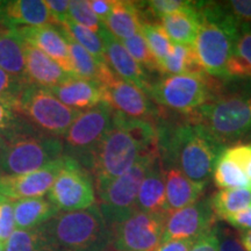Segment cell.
Here are the masks:
<instances>
[{
    "label": "cell",
    "instance_id": "1",
    "mask_svg": "<svg viewBox=\"0 0 251 251\" xmlns=\"http://www.w3.org/2000/svg\"><path fill=\"white\" fill-rule=\"evenodd\" d=\"M158 148V131L151 122L126 118L114 111L111 129L94 153V188L105 186L127 172L141 156Z\"/></svg>",
    "mask_w": 251,
    "mask_h": 251
},
{
    "label": "cell",
    "instance_id": "2",
    "mask_svg": "<svg viewBox=\"0 0 251 251\" xmlns=\"http://www.w3.org/2000/svg\"><path fill=\"white\" fill-rule=\"evenodd\" d=\"M163 168H175L188 179L208 184L214 163L225 148L201 125L187 120L157 127Z\"/></svg>",
    "mask_w": 251,
    "mask_h": 251
},
{
    "label": "cell",
    "instance_id": "3",
    "mask_svg": "<svg viewBox=\"0 0 251 251\" xmlns=\"http://www.w3.org/2000/svg\"><path fill=\"white\" fill-rule=\"evenodd\" d=\"M39 228L51 251H108L112 229L97 202L86 209L58 212Z\"/></svg>",
    "mask_w": 251,
    "mask_h": 251
},
{
    "label": "cell",
    "instance_id": "4",
    "mask_svg": "<svg viewBox=\"0 0 251 251\" xmlns=\"http://www.w3.org/2000/svg\"><path fill=\"white\" fill-rule=\"evenodd\" d=\"M200 27L192 48L205 74L227 79V64L240 29L224 2L198 1Z\"/></svg>",
    "mask_w": 251,
    "mask_h": 251
},
{
    "label": "cell",
    "instance_id": "5",
    "mask_svg": "<svg viewBox=\"0 0 251 251\" xmlns=\"http://www.w3.org/2000/svg\"><path fill=\"white\" fill-rule=\"evenodd\" d=\"M220 144L233 142L251 131V80L226 90L190 114Z\"/></svg>",
    "mask_w": 251,
    "mask_h": 251
},
{
    "label": "cell",
    "instance_id": "6",
    "mask_svg": "<svg viewBox=\"0 0 251 251\" xmlns=\"http://www.w3.org/2000/svg\"><path fill=\"white\" fill-rule=\"evenodd\" d=\"M62 155V139L40 133L31 127L6 139V146L0 155V175L30 174Z\"/></svg>",
    "mask_w": 251,
    "mask_h": 251
},
{
    "label": "cell",
    "instance_id": "7",
    "mask_svg": "<svg viewBox=\"0 0 251 251\" xmlns=\"http://www.w3.org/2000/svg\"><path fill=\"white\" fill-rule=\"evenodd\" d=\"M222 87L207 74L176 75L151 83L148 97L158 105L190 115L214 99Z\"/></svg>",
    "mask_w": 251,
    "mask_h": 251
},
{
    "label": "cell",
    "instance_id": "8",
    "mask_svg": "<svg viewBox=\"0 0 251 251\" xmlns=\"http://www.w3.org/2000/svg\"><path fill=\"white\" fill-rule=\"evenodd\" d=\"M14 108L40 133L59 139L81 113L65 106L47 89L29 83L21 91Z\"/></svg>",
    "mask_w": 251,
    "mask_h": 251
},
{
    "label": "cell",
    "instance_id": "9",
    "mask_svg": "<svg viewBox=\"0 0 251 251\" xmlns=\"http://www.w3.org/2000/svg\"><path fill=\"white\" fill-rule=\"evenodd\" d=\"M158 156V148L150 150L117 179L105 186L96 188L99 199L97 205L109 227H114L136 211V198L141 183Z\"/></svg>",
    "mask_w": 251,
    "mask_h": 251
},
{
    "label": "cell",
    "instance_id": "10",
    "mask_svg": "<svg viewBox=\"0 0 251 251\" xmlns=\"http://www.w3.org/2000/svg\"><path fill=\"white\" fill-rule=\"evenodd\" d=\"M114 109L101 102L81 112L63 135V155L71 157L86 169L92 170L94 153L111 129Z\"/></svg>",
    "mask_w": 251,
    "mask_h": 251
},
{
    "label": "cell",
    "instance_id": "11",
    "mask_svg": "<svg viewBox=\"0 0 251 251\" xmlns=\"http://www.w3.org/2000/svg\"><path fill=\"white\" fill-rule=\"evenodd\" d=\"M48 200L58 212L86 209L96 203L92 176L79 163L69 157L64 169L48 192Z\"/></svg>",
    "mask_w": 251,
    "mask_h": 251
},
{
    "label": "cell",
    "instance_id": "12",
    "mask_svg": "<svg viewBox=\"0 0 251 251\" xmlns=\"http://www.w3.org/2000/svg\"><path fill=\"white\" fill-rule=\"evenodd\" d=\"M165 216L134 211L112 227V247L117 251H156L164 233Z\"/></svg>",
    "mask_w": 251,
    "mask_h": 251
},
{
    "label": "cell",
    "instance_id": "13",
    "mask_svg": "<svg viewBox=\"0 0 251 251\" xmlns=\"http://www.w3.org/2000/svg\"><path fill=\"white\" fill-rule=\"evenodd\" d=\"M215 226L216 216L209 198H203L165 216L162 242L171 240H199L212 231Z\"/></svg>",
    "mask_w": 251,
    "mask_h": 251
},
{
    "label": "cell",
    "instance_id": "14",
    "mask_svg": "<svg viewBox=\"0 0 251 251\" xmlns=\"http://www.w3.org/2000/svg\"><path fill=\"white\" fill-rule=\"evenodd\" d=\"M103 100L126 118L151 122L159 118V109L148 94L134 84L113 75L102 85Z\"/></svg>",
    "mask_w": 251,
    "mask_h": 251
},
{
    "label": "cell",
    "instance_id": "15",
    "mask_svg": "<svg viewBox=\"0 0 251 251\" xmlns=\"http://www.w3.org/2000/svg\"><path fill=\"white\" fill-rule=\"evenodd\" d=\"M69 161V156L62 155L45 168L26 175H0V196L11 200L40 198L49 192L56 178Z\"/></svg>",
    "mask_w": 251,
    "mask_h": 251
},
{
    "label": "cell",
    "instance_id": "16",
    "mask_svg": "<svg viewBox=\"0 0 251 251\" xmlns=\"http://www.w3.org/2000/svg\"><path fill=\"white\" fill-rule=\"evenodd\" d=\"M98 35L102 41L105 59L109 69L119 78L129 81L148 94L151 86L148 74L127 51L121 41L113 36L103 25L100 28Z\"/></svg>",
    "mask_w": 251,
    "mask_h": 251
},
{
    "label": "cell",
    "instance_id": "17",
    "mask_svg": "<svg viewBox=\"0 0 251 251\" xmlns=\"http://www.w3.org/2000/svg\"><path fill=\"white\" fill-rule=\"evenodd\" d=\"M251 155L250 144H236L222 149L213 168L212 178L221 190L251 188L247 176V165Z\"/></svg>",
    "mask_w": 251,
    "mask_h": 251
},
{
    "label": "cell",
    "instance_id": "18",
    "mask_svg": "<svg viewBox=\"0 0 251 251\" xmlns=\"http://www.w3.org/2000/svg\"><path fill=\"white\" fill-rule=\"evenodd\" d=\"M15 31L25 43L43 51L57 62L68 74L74 75L67 37L61 27L56 25H47V26L40 27H19Z\"/></svg>",
    "mask_w": 251,
    "mask_h": 251
},
{
    "label": "cell",
    "instance_id": "19",
    "mask_svg": "<svg viewBox=\"0 0 251 251\" xmlns=\"http://www.w3.org/2000/svg\"><path fill=\"white\" fill-rule=\"evenodd\" d=\"M54 25L43 0H0V26L6 29Z\"/></svg>",
    "mask_w": 251,
    "mask_h": 251
},
{
    "label": "cell",
    "instance_id": "20",
    "mask_svg": "<svg viewBox=\"0 0 251 251\" xmlns=\"http://www.w3.org/2000/svg\"><path fill=\"white\" fill-rule=\"evenodd\" d=\"M48 91L65 106L81 112L105 102L101 84L76 76Z\"/></svg>",
    "mask_w": 251,
    "mask_h": 251
},
{
    "label": "cell",
    "instance_id": "21",
    "mask_svg": "<svg viewBox=\"0 0 251 251\" xmlns=\"http://www.w3.org/2000/svg\"><path fill=\"white\" fill-rule=\"evenodd\" d=\"M24 42V41H23ZM27 79L29 84L50 90L61 85L74 75L68 74L57 62L41 50L24 42Z\"/></svg>",
    "mask_w": 251,
    "mask_h": 251
},
{
    "label": "cell",
    "instance_id": "22",
    "mask_svg": "<svg viewBox=\"0 0 251 251\" xmlns=\"http://www.w3.org/2000/svg\"><path fill=\"white\" fill-rule=\"evenodd\" d=\"M136 211L166 216L165 175L159 156L153 161L141 183L136 198Z\"/></svg>",
    "mask_w": 251,
    "mask_h": 251
},
{
    "label": "cell",
    "instance_id": "23",
    "mask_svg": "<svg viewBox=\"0 0 251 251\" xmlns=\"http://www.w3.org/2000/svg\"><path fill=\"white\" fill-rule=\"evenodd\" d=\"M165 175L166 215L201 199L206 184L188 179L183 172L175 168H163Z\"/></svg>",
    "mask_w": 251,
    "mask_h": 251
},
{
    "label": "cell",
    "instance_id": "24",
    "mask_svg": "<svg viewBox=\"0 0 251 251\" xmlns=\"http://www.w3.org/2000/svg\"><path fill=\"white\" fill-rule=\"evenodd\" d=\"M161 26L175 45L192 47L200 27V13L198 1H191L186 8L166 15Z\"/></svg>",
    "mask_w": 251,
    "mask_h": 251
},
{
    "label": "cell",
    "instance_id": "25",
    "mask_svg": "<svg viewBox=\"0 0 251 251\" xmlns=\"http://www.w3.org/2000/svg\"><path fill=\"white\" fill-rule=\"evenodd\" d=\"M142 21L139 1L113 0L112 11L103 21V26L119 41H124L140 31Z\"/></svg>",
    "mask_w": 251,
    "mask_h": 251
},
{
    "label": "cell",
    "instance_id": "26",
    "mask_svg": "<svg viewBox=\"0 0 251 251\" xmlns=\"http://www.w3.org/2000/svg\"><path fill=\"white\" fill-rule=\"evenodd\" d=\"M62 28V26H59ZM63 33L67 37L70 54L72 72L76 77L84 79L96 80L103 85L111 79L113 75H115L106 63H99L90 52H87L83 47L78 45L72 37L62 28Z\"/></svg>",
    "mask_w": 251,
    "mask_h": 251
},
{
    "label": "cell",
    "instance_id": "27",
    "mask_svg": "<svg viewBox=\"0 0 251 251\" xmlns=\"http://www.w3.org/2000/svg\"><path fill=\"white\" fill-rule=\"evenodd\" d=\"M0 69L17 79L28 83L24 42L15 29H0Z\"/></svg>",
    "mask_w": 251,
    "mask_h": 251
},
{
    "label": "cell",
    "instance_id": "28",
    "mask_svg": "<svg viewBox=\"0 0 251 251\" xmlns=\"http://www.w3.org/2000/svg\"><path fill=\"white\" fill-rule=\"evenodd\" d=\"M57 208L48 198H28L14 201V221L17 229H34L45 225L57 214Z\"/></svg>",
    "mask_w": 251,
    "mask_h": 251
},
{
    "label": "cell",
    "instance_id": "29",
    "mask_svg": "<svg viewBox=\"0 0 251 251\" xmlns=\"http://www.w3.org/2000/svg\"><path fill=\"white\" fill-rule=\"evenodd\" d=\"M227 80H251V30H240L227 64Z\"/></svg>",
    "mask_w": 251,
    "mask_h": 251
},
{
    "label": "cell",
    "instance_id": "30",
    "mask_svg": "<svg viewBox=\"0 0 251 251\" xmlns=\"http://www.w3.org/2000/svg\"><path fill=\"white\" fill-rule=\"evenodd\" d=\"M159 74L176 76L185 74H205L198 63L192 47L172 45V48L164 61L161 63Z\"/></svg>",
    "mask_w": 251,
    "mask_h": 251
},
{
    "label": "cell",
    "instance_id": "31",
    "mask_svg": "<svg viewBox=\"0 0 251 251\" xmlns=\"http://www.w3.org/2000/svg\"><path fill=\"white\" fill-rule=\"evenodd\" d=\"M216 219L224 220L251 206V188H226L215 192L209 198Z\"/></svg>",
    "mask_w": 251,
    "mask_h": 251
},
{
    "label": "cell",
    "instance_id": "32",
    "mask_svg": "<svg viewBox=\"0 0 251 251\" xmlns=\"http://www.w3.org/2000/svg\"><path fill=\"white\" fill-rule=\"evenodd\" d=\"M62 28L74 39L78 45L83 47L87 52H90L99 63H106L103 45L100 36L89 28L75 24L68 18V20L62 25ZM107 64V63H106Z\"/></svg>",
    "mask_w": 251,
    "mask_h": 251
},
{
    "label": "cell",
    "instance_id": "33",
    "mask_svg": "<svg viewBox=\"0 0 251 251\" xmlns=\"http://www.w3.org/2000/svg\"><path fill=\"white\" fill-rule=\"evenodd\" d=\"M141 33H142L153 58L156 59L159 70L161 63L164 61V58L170 52L174 43L171 42L170 39L165 34L161 24L149 23V21L143 20L142 24H141Z\"/></svg>",
    "mask_w": 251,
    "mask_h": 251
},
{
    "label": "cell",
    "instance_id": "34",
    "mask_svg": "<svg viewBox=\"0 0 251 251\" xmlns=\"http://www.w3.org/2000/svg\"><path fill=\"white\" fill-rule=\"evenodd\" d=\"M4 251H51L47 246L39 228L17 229L4 246Z\"/></svg>",
    "mask_w": 251,
    "mask_h": 251
},
{
    "label": "cell",
    "instance_id": "35",
    "mask_svg": "<svg viewBox=\"0 0 251 251\" xmlns=\"http://www.w3.org/2000/svg\"><path fill=\"white\" fill-rule=\"evenodd\" d=\"M122 45L127 49V51L133 56V58L142 67L144 70L150 72H159L158 64L156 59L150 51L148 45L142 35V33L137 31L133 36L128 37L124 41H121Z\"/></svg>",
    "mask_w": 251,
    "mask_h": 251
},
{
    "label": "cell",
    "instance_id": "36",
    "mask_svg": "<svg viewBox=\"0 0 251 251\" xmlns=\"http://www.w3.org/2000/svg\"><path fill=\"white\" fill-rule=\"evenodd\" d=\"M29 128L31 126L15 111L12 103L0 100V135L7 139L19 131Z\"/></svg>",
    "mask_w": 251,
    "mask_h": 251
},
{
    "label": "cell",
    "instance_id": "37",
    "mask_svg": "<svg viewBox=\"0 0 251 251\" xmlns=\"http://www.w3.org/2000/svg\"><path fill=\"white\" fill-rule=\"evenodd\" d=\"M69 19L75 24L89 28L98 34L102 23L96 17L87 0H71L69 1Z\"/></svg>",
    "mask_w": 251,
    "mask_h": 251
},
{
    "label": "cell",
    "instance_id": "38",
    "mask_svg": "<svg viewBox=\"0 0 251 251\" xmlns=\"http://www.w3.org/2000/svg\"><path fill=\"white\" fill-rule=\"evenodd\" d=\"M224 6L240 30H251V0L225 1Z\"/></svg>",
    "mask_w": 251,
    "mask_h": 251
},
{
    "label": "cell",
    "instance_id": "39",
    "mask_svg": "<svg viewBox=\"0 0 251 251\" xmlns=\"http://www.w3.org/2000/svg\"><path fill=\"white\" fill-rule=\"evenodd\" d=\"M191 1H184V0H151V1H140V6L147 9V13L151 14L159 20L166 15L174 13V12L180 11L186 8Z\"/></svg>",
    "mask_w": 251,
    "mask_h": 251
},
{
    "label": "cell",
    "instance_id": "40",
    "mask_svg": "<svg viewBox=\"0 0 251 251\" xmlns=\"http://www.w3.org/2000/svg\"><path fill=\"white\" fill-rule=\"evenodd\" d=\"M27 84L0 69V100H4L14 106L21 91Z\"/></svg>",
    "mask_w": 251,
    "mask_h": 251
},
{
    "label": "cell",
    "instance_id": "41",
    "mask_svg": "<svg viewBox=\"0 0 251 251\" xmlns=\"http://www.w3.org/2000/svg\"><path fill=\"white\" fill-rule=\"evenodd\" d=\"M14 228V200L5 198L0 202V244L5 246L6 241L13 234Z\"/></svg>",
    "mask_w": 251,
    "mask_h": 251
},
{
    "label": "cell",
    "instance_id": "42",
    "mask_svg": "<svg viewBox=\"0 0 251 251\" xmlns=\"http://www.w3.org/2000/svg\"><path fill=\"white\" fill-rule=\"evenodd\" d=\"M215 235L218 240L219 251H246L240 237L231 229L226 228L224 226H215Z\"/></svg>",
    "mask_w": 251,
    "mask_h": 251
},
{
    "label": "cell",
    "instance_id": "43",
    "mask_svg": "<svg viewBox=\"0 0 251 251\" xmlns=\"http://www.w3.org/2000/svg\"><path fill=\"white\" fill-rule=\"evenodd\" d=\"M52 23L56 26H62L69 18V1L68 0H46Z\"/></svg>",
    "mask_w": 251,
    "mask_h": 251
},
{
    "label": "cell",
    "instance_id": "44",
    "mask_svg": "<svg viewBox=\"0 0 251 251\" xmlns=\"http://www.w3.org/2000/svg\"><path fill=\"white\" fill-rule=\"evenodd\" d=\"M224 220L240 231L249 230L251 229V206L234 214L227 215Z\"/></svg>",
    "mask_w": 251,
    "mask_h": 251
},
{
    "label": "cell",
    "instance_id": "45",
    "mask_svg": "<svg viewBox=\"0 0 251 251\" xmlns=\"http://www.w3.org/2000/svg\"><path fill=\"white\" fill-rule=\"evenodd\" d=\"M190 251H219L218 240H216L215 235V227L212 231L206 234L205 236L200 237L199 240L194 243V246Z\"/></svg>",
    "mask_w": 251,
    "mask_h": 251
},
{
    "label": "cell",
    "instance_id": "46",
    "mask_svg": "<svg viewBox=\"0 0 251 251\" xmlns=\"http://www.w3.org/2000/svg\"><path fill=\"white\" fill-rule=\"evenodd\" d=\"M198 240H171L162 242L156 251H190Z\"/></svg>",
    "mask_w": 251,
    "mask_h": 251
},
{
    "label": "cell",
    "instance_id": "47",
    "mask_svg": "<svg viewBox=\"0 0 251 251\" xmlns=\"http://www.w3.org/2000/svg\"><path fill=\"white\" fill-rule=\"evenodd\" d=\"M89 4L96 17L103 24L112 11L113 0H91Z\"/></svg>",
    "mask_w": 251,
    "mask_h": 251
},
{
    "label": "cell",
    "instance_id": "48",
    "mask_svg": "<svg viewBox=\"0 0 251 251\" xmlns=\"http://www.w3.org/2000/svg\"><path fill=\"white\" fill-rule=\"evenodd\" d=\"M240 241L246 251H251V229L240 233Z\"/></svg>",
    "mask_w": 251,
    "mask_h": 251
},
{
    "label": "cell",
    "instance_id": "49",
    "mask_svg": "<svg viewBox=\"0 0 251 251\" xmlns=\"http://www.w3.org/2000/svg\"><path fill=\"white\" fill-rule=\"evenodd\" d=\"M5 146H6V139L4 136H2V135H0V155H1V152H2V150H4Z\"/></svg>",
    "mask_w": 251,
    "mask_h": 251
},
{
    "label": "cell",
    "instance_id": "50",
    "mask_svg": "<svg viewBox=\"0 0 251 251\" xmlns=\"http://www.w3.org/2000/svg\"><path fill=\"white\" fill-rule=\"evenodd\" d=\"M247 176L248 178L251 180V155H250V158H249V162H248V165H247Z\"/></svg>",
    "mask_w": 251,
    "mask_h": 251
},
{
    "label": "cell",
    "instance_id": "51",
    "mask_svg": "<svg viewBox=\"0 0 251 251\" xmlns=\"http://www.w3.org/2000/svg\"><path fill=\"white\" fill-rule=\"evenodd\" d=\"M0 251H4V246L2 244H0Z\"/></svg>",
    "mask_w": 251,
    "mask_h": 251
}]
</instances>
